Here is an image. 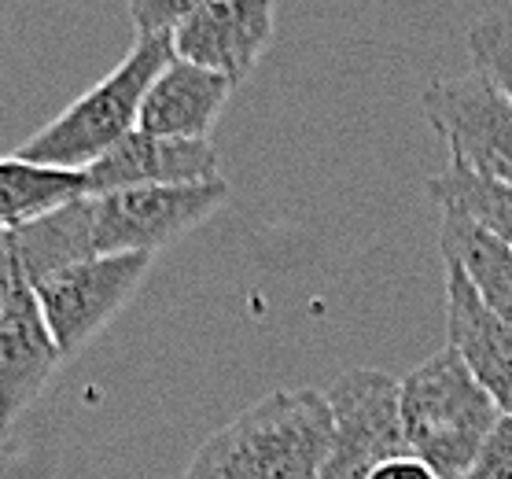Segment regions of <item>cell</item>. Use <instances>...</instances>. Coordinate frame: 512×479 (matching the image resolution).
<instances>
[{
  "mask_svg": "<svg viewBox=\"0 0 512 479\" xmlns=\"http://www.w3.org/2000/svg\"><path fill=\"white\" fill-rule=\"evenodd\" d=\"M398 417L409 457L439 479H461L498 424V409L450 347L398 380Z\"/></svg>",
  "mask_w": 512,
  "mask_h": 479,
  "instance_id": "7a4b0ae2",
  "label": "cell"
},
{
  "mask_svg": "<svg viewBox=\"0 0 512 479\" xmlns=\"http://www.w3.org/2000/svg\"><path fill=\"white\" fill-rule=\"evenodd\" d=\"M174 59L170 34L137 37L126 59L104 82H96L74 104H67L52 122L30 133L19 144V159L52 170H85L104 152H111L129 129H137L140 100L155 82V74Z\"/></svg>",
  "mask_w": 512,
  "mask_h": 479,
  "instance_id": "3957f363",
  "label": "cell"
},
{
  "mask_svg": "<svg viewBox=\"0 0 512 479\" xmlns=\"http://www.w3.org/2000/svg\"><path fill=\"white\" fill-rule=\"evenodd\" d=\"M229 96L233 85L222 74L174 56L155 74V82L140 100L137 129L166 141H210V129L222 118Z\"/></svg>",
  "mask_w": 512,
  "mask_h": 479,
  "instance_id": "7c38bea8",
  "label": "cell"
},
{
  "mask_svg": "<svg viewBox=\"0 0 512 479\" xmlns=\"http://www.w3.org/2000/svg\"><path fill=\"white\" fill-rule=\"evenodd\" d=\"M365 479H439L428 465H420L417 457H391L384 465H376Z\"/></svg>",
  "mask_w": 512,
  "mask_h": 479,
  "instance_id": "d6986e66",
  "label": "cell"
},
{
  "mask_svg": "<svg viewBox=\"0 0 512 479\" xmlns=\"http://www.w3.org/2000/svg\"><path fill=\"white\" fill-rule=\"evenodd\" d=\"M78 174L85 181V196H104V192H126V188L214 181L222 177V159L210 141H166V137L129 129L111 152H104Z\"/></svg>",
  "mask_w": 512,
  "mask_h": 479,
  "instance_id": "9c48e42d",
  "label": "cell"
},
{
  "mask_svg": "<svg viewBox=\"0 0 512 479\" xmlns=\"http://www.w3.org/2000/svg\"><path fill=\"white\" fill-rule=\"evenodd\" d=\"M461 479H512V421L498 417Z\"/></svg>",
  "mask_w": 512,
  "mask_h": 479,
  "instance_id": "ac0fdd59",
  "label": "cell"
},
{
  "mask_svg": "<svg viewBox=\"0 0 512 479\" xmlns=\"http://www.w3.org/2000/svg\"><path fill=\"white\" fill-rule=\"evenodd\" d=\"M439 247L443 258L454 262L468 277L472 292L479 295V303L487 306L490 314L505 321L512 328V251L498 244L490 233H483L479 225L465 222L461 214L443 211V225H439Z\"/></svg>",
  "mask_w": 512,
  "mask_h": 479,
  "instance_id": "4fadbf2b",
  "label": "cell"
},
{
  "mask_svg": "<svg viewBox=\"0 0 512 479\" xmlns=\"http://www.w3.org/2000/svg\"><path fill=\"white\" fill-rule=\"evenodd\" d=\"M273 41V0H218L170 34L174 56L240 85Z\"/></svg>",
  "mask_w": 512,
  "mask_h": 479,
  "instance_id": "ba28073f",
  "label": "cell"
},
{
  "mask_svg": "<svg viewBox=\"0 0 512 479\" xmlns=\"http://www.w3.org/2000/svg\"><path fill=\"white\" fill-rule=\"evenodd\" d=\"M472 74L494 85L512 104V15H483L465 34Z\"/></svg>",
  "mask_w": 512,
  "mask_h": 479,
  "instance_id": "2e32d148",
  "label": "cell"
},
{
  "mask_svg": "<svg viewBox=\"0 0 512 479\" xmlns=\"http://www.w3.org/2000/svg\"><path fill=\"white\" fill-rule=\"evenodd\" d=\"M328 439L332 417L321 391H273L210 435L181 479H317Z\"/></svg>",
  "mask_w": 512,
  "mask_h": 479,
  "instance_id": "6da1fadb",
  "label": "cell"
},
{
  "mask_svg": "<svg viewBox=\"0 0 512 479\" xmlns=\"http://www.w3.org/2000/svg\"><path fill=\"white\" fill-rule=\"evenodd\" d=\"M155 255H93L30 284L59 358L89 347L140 292Z\"/></svg>",
  "mask_w": 512,
  "mask_h": 479,
  "instance_id": "5b68a950",
  "label": "cell"
},
{
  "mask_svg": "<svg viewBox=\"0 0 512 479\" xmlns=\"http://www.w3.org/2000/svg\"><path fill=\"white\" fill-rule=\"evenodd\" d=\"M446 347L465 362L501 417L512 421V328L479 303L454 262H446Z\"/></svg>",
  "mask_w": 512,
  "mask_h": 479,
  "instance_id": "30bf717a",
  "label": "cell"
},
{
  "mask_svg": "<svg viewBox=\"0 0 512 479\" xmlns=\"http://www.w3.org/2000/svg\"><path fill=\"white\" fill-rule=\"evenodd\" d=\"M431 199L450 214H461L465 222L479 225L483 233H490L498 244L512 251V188L483 181V177L446 166L443 174H435L428 181Z\"/></svg>",
  "mask_w": 512,
  "mask_h": 479,
  "instance_id": "9a60e30c",
  "label": "cell"
},
{
  "mask_svg": "<svg viewBox=\"0 0 512 479\" xmlns=\"http://www.w3.org/2000/svg\"><path fill=\"white\" fill-rule=\"evenodd\" d=\"M233 196L225 177L199 185L126 188L85 196L93 255H155L214 218Z\"/></svg>",
  "mask_w": 512,
  "mask_h": 479,
  "instance_id": "277c9868",
  "label": "cell"
},
{
  "mask_svg": "<svg viewBox=\"0 0 512 479\" xmlns=\"http://www.w3.org/2000/svg\"><path fill=\"white\" fill-rule=\"evenodd\" d=\"M210 4H218V0H129V19H133L137 37L174 34L177 26L188 23Z\"/></svg>",
  "mask_w": 512,
  "mask_h": 479,
  "instance_id": "e0dca14e",
  "label": "cell"
},
{
  "mask_svg": "<svg viewBox=\"0 0 512 479\" xmlns=\"http://www.w3.org/2000/svg\"><path fill=\"white\" fill-rule=\"evenodd\" d=\"M428 126L443 137L450 166L512 188V104L479 74L443 78L420 93Z\"/></svg>",
  "mask_w": 512,
  "mask_h": 479,
  "instance_id": "52a82bcc",
  "label": "cell"
},
{
  "mask_svg": "<svg viewBox=\"0 0 512 479\" xmlns=\"http://www.w3.org/2000/svg\"><path fill=\"white\" fill-rule=\"evenodd\" d=\"M59 365V351L48 336L30 284H19L0 310V435H8L15 421L48 387Z\"/></svg>",
  "mask_w": 512,
  "mask_h": 479,
  "instance_id": "8fae6325",
  "label": "cell"
},
{
  "mask_svg": "<svg viewBox=\"0 0 512 479\" xmlns=\"http://www.w3.org/2000/svg\"><path fill=\"white\" fill-rule=\"evenodd\" d=\"M19 284H26V281L19 277V269H15L12 255H8V247H4V240H0V310H4L8 295H12Z\"/></svg>",
  "mask_w": 512,
  "mask_h": 479,
  "instance_id": "ffe728a7",
  "label": "cell"
},
{
  "mask_svg": "<svg viewBox=\"0 0 512 479\" xmlns=\"http://www.w3.org/2000/svg\"><path fill=\"white\" fill-rule=\"evenodd\" d=\"M332 439L317 479H365L376 465L406 457L398 380L380 369H347L325 391Z\"/></svg>",
  "mask_w": 512,
  "mask_h": 479,
  "instance_id": "8992f818",
  "label": "cell"
},
{
  "mask_svg": "<svg viewBox=\"0 0 512 479\" xmlns=\"http://www.w3.org/2000/svg\"><path fill=\"white\" fill-rule=\"evenodd\" d=\"M82 196L85 181L78 170H52V166L26 163L19 155L0 159V233L19 229Z\"/></svg>",
  "mask_w": 512,
  "mask_h": 479,
  "instance_id": "5bb4252c",
  "label": "cell"
}]
</instances>
